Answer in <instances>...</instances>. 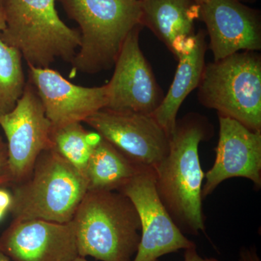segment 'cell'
<instances>
[{
  "label": "cell",
  "instance_id": "1",
  "mask_svg": "<svg viewBox=\"0 0 261 261\" xmlns=\"http://www.w3.org/2000/svg\"><path fill=\"white\" fill-rule=\"evenodd\" d=\"M213 135L214 127L202 115L190 113L177 119L169 136L167 155L154 168L159 198L183 233H205L202 206L205 173L199 146Z\"/></svg>",
  "mask_w": 261,
  "mask_h": 261
},
{
  "label": "cell",
  "instance_id": "2",
  "mask_svg": "<svg viewBox=\"0 0 261 261\" xmlns=\"http://www.w3.org/2000/svg\"><path fill=\"white\" fill-rule=\"evenodd\" d=\"M72 221L80 256L100 261H132L141 234L135 205L118 191L89 190Z\"/></svg>",
  "mask_w": 261,
  "mask_h": 261
},
{
  "label": "cell",
  "instance_id": "3",
  "mask_svg": "<svg viewBox=\"0 0 261 261\" xmlns=\"http://www.w3.org/2000/svg\"><path fill=\"white\" fill-rule=\"evenodd\" d=\"M80 25L81 44L72 64L75 72L111 69L129 33L143 25L140 0H63Z\"/></svg>",
  "mask_w": 261,
  "mask_h": 261
},
{
  "label": "cell",
  "instance_id": "4",
  "mask_svg": "<svg viewBox=\"0 0 261 261\" xmlns=\"http://www.w3.org/2000/svg\"><path fill=\"white\" fill-rule=\"evenodd\" d=\"M10 187L13 221L69 222L88 191L85 176L53 149L39 154L27 179Z\"/></svg>",
  "mask_w": 261,
  "mask_h": 261
},
{
  "label": "cell",
  "instance_id": "5",
  "mask_svg": "<svg viewBox=\"0 0 261 261\" xmlns=\"http://www.w3.org/2000/svg\"><path fill=\"white\" fill-rule=\"evenodd\" d=\"M56 0H8L6 27L0 38L16 48L29 65L49 68L57 58L72 63L81 44L80 31L60 18Z\"/></svg>",
  "mask_w": 261,
  "mask_h": 261
},
{
  "label": "cell",
  "instance_id": "6",
  "mask_svg": "<svg viewBox=\"0 0 261 261\" xmlns=\"http://www.w3.org/2000/svg\"><path fill=\"white\" fill-rule=\"evenodd\" d=\"M202 106L261 132V58L240 51L205 65L198 87Z\"/></svg>",
  "mask_w": 261,
  "mask_h": 261
},
{
  "label": "cell",
  "instance_id": "7",
  "mask_svg": "<svg viewBox=\"0 0 261 261\" xmlns=\"http://www.w3.org/2000/svg\"><path fill=\"white\" fill-rule=\"evenodd\" d=\"M84 122L141 168L154 169L167 155L169 135L152 115L105 108Z\"/></svg>",
  "mask_w": 261,
  "mask_h": 261
},
{
  "label": "cell",
  "instance_id": "8",
  "mask_svg": "<svg viewBox=\"0 0 261 261\" xmlns=\"http://www.w3.org/2000/svg\"><path fill=\"white\" fill-rule=\"evenodd\" d=\"M118 192L130 199L140 217L142 233L132 261H154L195 246L175 224L159 198L154 169L143 170Z\"/></svg>",
  "mask_w": 261,
  "mask_h": 261
},
{
  "label": "cell",
  "instance_id": "9",
  "mask_svg": "<svg viewBox=\"0 0 261 261\" xmlns=\"http://www.w3.org/2000/svg\"><path fill=\"white\" fill-rule=\"evenodd\" d=\"M0 126L8 140L11 185L20 183L32 173L39 154L51 149L53 125L30 82L13 111L0 116Z\"/></svg>",
  "mask_w": 261,
  "mask_h": 261
},
{
  "label": "cell",
  "instance_id": "10",
  "mask_svg": "<svg viewBox=\"0 0 261 261\" xmlns=\"http://www.w3.org/2000/svg\"><path fill=\"white\" fill-rule=\"evenodd\" d=\"M143 25L128 34L115 63L107 87L110 109L152 115L162 102L164 94L140 46Z\"/></svg>",
  "mask_w": 261,
  "mask_h": 261
},
{
  "label": "cell",
  "instance_id": "11",
  "mask_svg": "<svg viewBox=\"0 0 261 261\" xmlns=\"http://www.w3.org/2000/svg\"><path fill=\"white\" fill-rule=\"evenodd\" d=\"M12 261H73L80 256L73 221H13L0 237Z\"/></svg>",
  "mask_w": 261,
  "mask_h": 261
},
{
  "label": "cell",
  "instance_id": "12",
  "mask_svg": "<svg viewBox=\"0 0 261 261\" xmlns=\"http://www.w3.org/2000/svg\"><path fill=\"white\" fill-rule=\"evenodd\" d=\"M219 138L214 166L205 173L202 198L211 195L228 178L250 180L261 187V132L249 129L240 122L219 116Z\"/></svg>",
  "mask_w": 261,
  "mask_h": 261
},
{
  "label": "cell",
  "instance_id": "13",
  "mask_svg": "<svg viewBox=\"0 0 261 261\" xmlns=\"http://www.w3.org/2000/svg\"><path fill=\"white\" fill-rule=\"evenodd\" d=\"M214 61L241 51L261 49V23L257 10L240 0H208L200 6Z\"/></svg>",
  "mask_w": 261,
  "mask_h": 261
},
{
  "label": "cell",
  "instance_id": "14",
  "mask_svg": "<svg viewBox=\"0 0 261 261\" xmlns=\"http://www.w3.org/2000/svg\"><path fill=\"white\" fill-rule=\"evenodd\" d=\"M29 68V82L37 91L53 126L82 123L107 106L106 85L82 87L51 68Z\"/></svg>",
  "mask_w": 261,
  "mask_h": 261
},
{
  "label": "cell",
  "instance_id": "15",
  "mask_svg": "<svg viewBox=\"0 0 261 261\" xmlns=\"http://www.w3.org/2000/svg\"><path fill=\"white\" fill-rule=\"evenodd\" d=\"M142 23L176 58L193 45L200 6L193 0H140Z\"/></svg>",
  "mask_w": 261,
  "mask_h": 261
},
{
  "label": "cell",
  "instance_id": "16",
  "mask_svg": "<svg viewBox=\"0 0 261 261\" xmlns=\"http://www.w3.org/2000/svg\"><path fill=\"white\" fill-rule=\"evenodd\" d=\"M207 47L205 33L201 30L196 34L192 47L178 58L177 69L172 84L162 102L152 114L169 136L174 129L182 103L194 89L198 87L206 65Z\"/></svg>",
  "mask_w": 261,
  "mask_h": 261
},
{
  "label": "cell",
  "instance_id": "17",
  "mask_svg": "<svg viewBox=\"0 0 261 261\" xmlns=\"http://www.w3.org/2000/svg\"><path fill=\"white\" fill-rule=\"evenodd\" d=\"M147 168H141L101 139L89 158L86 178L89 190L118 191Z\"/></svg>",
  "mask_w": 261,
  "mask_h": 261
},
{
  "label": "cell",
  "instance_id": "18",
  "mask_svg": "<svg viewBox=\"0 0 261 261\" xmlns=\"http://www.w3.org/2000/svg\"><path fill=\"white\" fill-rule=\"evenodd\" d=\"M102 137L86 130L79 122L53 126L51 149L74 166L86 177L89 158Z\"/></svg>",
  "mask_w": 261,
  "mask_h": 261
},
{
  "label": "cell",
  "instance_id": "19",
  "mask_svg": "<svg viewBox=\"0 0 261 261\" xmlns=\"http://www.w3.org/2000/svg\"><path fill=\"white\" fill-rule=\"evenodd\" d=\"M22 58L18 49L0 38V116L13 111L23 95L27 82Z\"/></svg>",
  "mask_w": 261,
  "mask_h": 261
},
{
  "label": "cell",
  "instance_id": "20",
  "mask_svg": "<svg viewBox=\"0 0 261 261\" xmlns=\"http://www.w3.org/2000/svg\"><path fill=\"white\" fill-rule=\"evenodd\" d=\"M12 184L9 162H8V145L0 136V187L10 186Z\"/></svg>",
  "mask_w": 261,
  "mask_h": 261
},
{
  "label": "cell",
  "instance_id": "21",
  "mask_svg": "<svg viewBox=\"0 0 261 261\" xmlns=\"http://www.w3.org/2000/svg\"><path fill=\"white\" fill-rule=\"evenodd\" d=\"M13 205V194L6 187H0V221L11 210Z\"/></svg>",
  "mask_w": 261,
  "mask_h": 261
},
{
  "label": "cell",
  "instance_id": "22",
  "mask_svg": "<svg viewBox=\"0 0 261 261\" xmlns=\"http://www.w3.org/2000/svg\"><path fill=\"white\" fill-rule=\"evenodd\" d=\"M239 261H260L255 247L242 249L240 252Z\"/></svg>",
  "mask_w": 261,
  "mask_h": 261
},
{
  "label": "cell",
  "instance_id": "23",
  "mask_svg": "<svg viewBox=\"0 0 261 261\" xmlns=\"http://www.w3.org/2000/svg\"><path fill=\"white\" fill-rule=\"evenodd\" d=\"M183 261H220L216 258H203L197 253L196 245L185 250Z\"/></svg>",
  "mask_w": 261,
  "mask_h": 261
},
{
  "label": "cell",
  "instance_id": "24",
  "mask_svg": "<svg viewBox=\"0 0 261 261\" xmlns=\"http://www.w3.org/2000/svg\"><path fill=\"white\" fill-rule=\"evenodd\" d=\"M6 27L4 8L0 4V33L3 32Z\"/></svg>",
  "mask_w": 261,
  "mask_h": 261
},
{
  "label": "cell",
  "instance_id": "25",
  "mask_svg": "<svg viewBox=\"0 0 261 261\" xmlns=\"http://www.w3.org/2000/svg\"><path fill=\"white\" fill-rule=\"evenodd\" d=\"M0 261H12L9 258V257L7 256L6 255L0 250Z\"/></svg>",
  "mask_w": 261,
  "mask_h": 261
},
{
  "label": "cell",
  "instance_id": "26",
  "mask_svg": "<svg viewBox=\"0 0 261 261\" xmlns=\"http://www.w3.org/2000/svg\"><path fill=\"white\" fill-rule=\"evenodd\" d=\"M194 2L198 5V6H201L203 4H205V3H207L208 0H193Z\"/></svg>",
  "mask_w": 261,
  "mask_h": 261
},
{
  "label": "cell",
  "instance_id": "27",
  "mask_svg": "<svg viewBox=\"0 0 261 261\" xmlns=\"http://www.w3.org/2000/svg\"><path fill=\"white\" fill-rule=\"evenodd\" d=\"M73 261H89V260H87V257L79 256V257H77L76 258H75V260H73Z\"/></svg>",
  "mask_w": 261,
  "mask_h": 261
},
{
  "label": "cell",
  "instance_id": "28",
  "mask_svg": "<svg viewBox=\"0 0 261 261\" xmlns=\"http://www.w3.org/2000/svg\"><path fill=\"white\" fill-rule=\"evenodd\" d=\"M8 1V0H0V4L4 8L5 5H6L7 2Z\"/></svg>",
  "mask_w": 261,
  "mask_h": 261
},
{
  "label": "cell",
  "instance_id": "29",
  "mask_svg": "<svg viewBox=\"0 0 261 261\" xmlns=\"http://www.w3.org/2000/svg\"><path fill=\"white\" fill-rule=\"evenodd\" d=\"M240 2H252L253 0H240Z\"/></svg>",
  "mask_w": 261,
  "mask_h": 261
},
{
  "label": "cell",
  "instance_id": "30",
  "mask_svg": "<svg viewBox=\"0 0 261 261\" xmlns=\"http://www.w3.org/2000/svg\"><path fill=\"white\" fill-rule=\"evenodd\" d=\"M154 261H160V260H159V259H158V260H154Z\"/></svg>",
  "mask_w": 261,
  "mask_h": 261
}]
</instances>
